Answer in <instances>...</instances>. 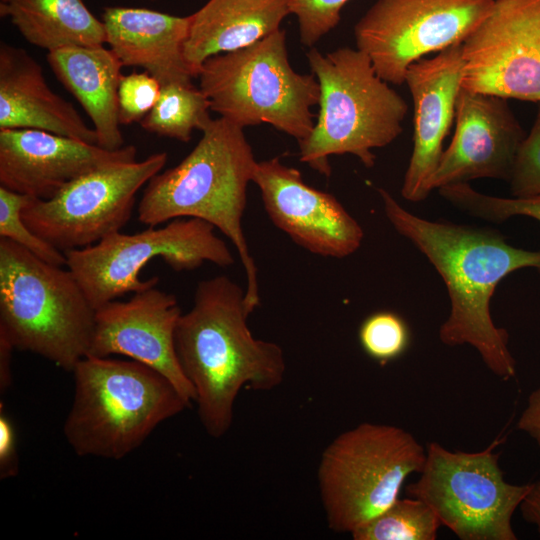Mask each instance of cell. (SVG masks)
Wrapping results in <instances>:
<instances>
[{
    "mask_svg": "<svg viewBox=\"0 0 540 540\" xmlns=\"http://www.w3.org/2000/svg\"><path fill=\"white\" fill-rule=\"evenodd\" d=\"M440 526L439 518L424 501L399 497L351 536L354 540H435Z\"/></svg>",
    "mask_w": 540,
    "mask_h": 540,
    "instance_id": "25",
    "label": "cell"
},
{
    "mask_svg": "<svg viewBox=\"0 0 540 540\" xmlns=\"http://www.w3.org/2000/svg\"><path fill=\"white\" fill-rule=\"evenodd\" d=\"M160 82L148 72H133L122 77L118 89L119 122H141L157 103Z\"/></svg>",
    "mask_w": 540,
    "mask_h": 540,
    "instance_id": "30",
    "label": "cell"
},
{
    "mask_svg": "<svg viewBox=\"0 0 540 540\" xmlns=\"http://www.w3.org/2000/svg\"><path fill=\"white\" fill-rule=\"evenodd\" d=\"M497 437L481 451H452L432 441L408 496L424 501L461 540H517L512 517L530 483L507 482L499 466Z\"/></svg>",
    "mask_w": 540,
    "mask_h": 540,
    "instance_id": "10",
    "label": "cell"
},
{
    "mask_svg": "<svg viewBox=\"0 0 540 540\" xmlns=\"http://www.w3.org/2000/svg\"><path fill=\"white\" fill-rule=\"evenodd\" d=\"M7 1H9V0H1V3L7 2Z\"/></svg>",
    "mask_w": 540,
    "mask_h": 540,
    "instance_id": "36",
    "label": "cell"
},
{
    "mask_svg": "<svg viewBox=\"0 0 540 540\" xmlns=\"http://www.w3.org/2000/svg\"><path fill=\"white\" fill-rule=\"evenodd\" d=\"M47 62L91 119L97 145L108 150L125 146L118 108L123 64L113 51L104 45L64 47L49 51Z\"/></svg>",
    "mask_w": 540,
    "mask_h": 540,
    "instance_id": "22",
    "label": "cell"
},
{
    "mask_svg": "<svg viewBox=\"0 0 540 540\" xmlns=\"http://www.w3.org/2000/svg\"><path fill=\"white\" fill-rule=\"evenodd\" d=\"M507 100L461 88L455 132L430 180L431 191L478 178L509 181L527 133Z\"/></svg>",
    "mask_w": 540,
    "mask_h": 540,
    "instance_id": "16",
    "label": "cell"
},
{
    "mask_svg": "<svg viewBox=\"0 0 540 540\" xmlns=\"http://www.w3.org/2000/svg\"><path fill=\"white\" fill-rule=\"evenodd\" d=\"M38 129L97 144L94 128L53 92L41 65L23 48L0 44V130Z\"/></svg>",
    "mask_w": 540,
    "mask_h": 540,
    "instance_id": "20",
    "label": "cell"
},
{
    "mask_svg": "<svg viewBox=\"0 0 540 540\" xmlns=\"http://www.w3.org/2000/svg\"><path fill=\"white\" fill-rule=\"evenodd\" d=\"M19 472V457L15 430L11 420L0 405V478L14 477Z\"/></svg>",
    "mask_w": 540,
    "mask_h": 540,
    "instance_id": "32",
    "label": "cell"
},
{
    "mask_svg": "<svg viewBox=\"0 0 540 540\" xmlns=\"http://www.w3.org/2000/svg\"><path fill=\"white\" fill-rule=\"evenodd\" d=\"M425 459L426 447L395 425L363 422L340 433L323 450L317 469L329 529L351 534L384 512Z\"/></svg>",
    "mask_w": 540,
    "mask_h": 540,
    "instance_id": "8",
    "label": "cell"
},
{
    "mask_svg": "<svg viewBox=\"0 0 540 540\" xmlns=\"http://www.w3.org/2000/svg\"><path fill=\"white\" fill-rule=\"evenodd\" d=\"M7 17L30 44L48 52L72 46H102L106 32L82 0H9L0 4Z\"/></svg>",
    "mask_w": 540,
    "mask_h": 540,
    "instance_id": "23",
    "label": "cell"
},
{
    "mask_svg": "<svg viewBox=\"0 0 540 540\" xmlns=\"http://www.w3.org/2000/svg\"><path fill=\"white\" fill-rule=\"evenodd\" d=\"M349 0H290V11L298 22L301 44L312 47L334 29Z\"/></svg>",
    "mask_w": 540,
    "mask_h": 540,
    "instance_id": "29",
    "label": "cell"
},
{
    "mask_svg": "<svg viewBox=\"0 0 540 540\" xmlns=\"http://www.w3.org/2000/svg\"><path fill=\"white\" fill-rule=\"evenodd\" d=\"M517 428L526 433L540 448V386L530 393Z\"/></svg>",
    "mask_w": 540,
    "mask_h": 540,
    "instance_id": "33",
    "label": "cell"
},
{
    "mask_svg": "<svg viewBox=\"0 0 540 540\" xmlns=\"http://www.w3.org/2000/svg\"><path fill=\"white\" fill-rule=\"evenodd\" d=\"M35 197L0 186V238H7L40 259L66 266V255L36 235L22 218V210Z\"/></svg>",
    "mask_w": 540,
    "mask_h": 540,
    "instance_id": "27",
    "label": "cell"
},
{
    "mask_svg": "<svg viewBox=\"0 0 540 540\" xmlns=\"http://www.w3.org/2000/svg\"><path fill=\"white\" fill-rule=\"evenodd\" d=\"M72 372L74 397L63 432L78 456L122 459L159 424L191 407L165 376L131 359L86 356Z\"/></svg>",
    "mask_w": 540,
    "mask_h": 540,
    "instance_id": "4",
    "label": "cell"
},
{
    "mask_svg": "<svg viewBox=\"0 0 540 540\" xmlns=\"http://www.w3.org/2000/svg\"><path fill=\"white\" fill-rule=\"evenodd\" d=\"M11 344L0 337V391L4 393L12 384V351Z\"/></svg>",
    "mask_w": 540,
    "mask_h": 540,
    "instance_id": "35",
    "label": "cell"
},
{
    "mask_svg": "<svg viewBox=\"0 0 540 540\" xmlns=\"http://www.w3.org/2000/svg\"><path fill=\"white\" fill-rule=\"evenodd\" d=\"M320 87L319 112L310 135L298 142L300 161L329 177L331 155L352 154L371 168L373 149L391 144L403 131L405 99L375 71L362 51L341 47L306 54Z\"/></svg>",
    "mask_w": 540,
    "mask_h": 540,
    "instance_id": "5",
    "label": "cell"
},
{
    "mask_svg": "<svg viewBox=\"0 0 540 540\" xmlns=\"http://www.w3.org/2000/svg\"><path fill=\"white\" fill-rule=\"evenodd\" d=\"M290 0H208L190 15L186 61L198 77L210 57L248 47L280 29Z\"/></svg>",
    "mask_w": 540,
    "mask_h": 540,
    "instance_id": "21",
    "label": "cell"
},
{
    "mask_svg": "<svg viewBox=\"0 0 540 540\" xmlns=\"http://www.w3.org/2000/svg\"><path fill=\"white\" fill-rule=\"evenodd\" d=\"M250 314L245 289L218 275L197 284L193 306L176 326L177 357L195 391L200 422L213 438L229 431L241 389L270 391L284 380L282 348L253 336Z\"/></svg>",
    "mask_w": 540,
    "mask_h": 540,
    "instance_id": "2",
    "label": "cell"
},
{
    "mask_svg": "<svg viewBox=\"0 0 540 540\" xmlns=\"http://www.w3.org/2000/svg\"><path fill=\"white\" fill-rule=\"evenodd\" d=\"M405 320L392 311H378L360 325L358 339L364 352L381 365L399 358L410 344Z\"/></svg>",
    "mask_w": 540,
    "mask_h": 540,
    "instance_id": "28",
    "label": "cell"
},
{
    "mask_svg": "<svg viewBox=\"0 0 540 540\" xmlns=\"http://www.w3.org/2000/svg\"><path fill=\"white\" fill-rule=\"evenodd\" d=\"M252 182L272 223L312 254L344 258L361 246L364 231L337 198L307 185L279 157L257 161Z\"/></svg>",
    "mask_w": 540,
    "mask_h": 540,
    "instance_id": "14",
    "label": "cell"
},
{
    "mask_svg": "<svg viewBox=\"0 0 540 540\" xmlns=\"http://www.w3.org/2000/svg\"><path fill=\"white\" fill-rule=\"evenodd\" d=\"M137 149L108 150L38 129L0 130V185L48 199L66 184L94 169L136 160Z\"/></svg>",
    "mask_w": 540,
    "mask_h": 540,
    "instance_id": "17",
    "label": "cell"
},
{
    "mask_svg": "<svg viewBox=\"0 0 540 540\" xmlns=\"http://www.w3.org/2000/svg\"><path fill=\"white\" fill-rule=\"evenodd\" d=\"M462 44V43H461ZM456 44L432 58H422L406 71L414 109L413 149L404 174L401 195L410 202L425 200L430 180L443 154V142L455 120L461 90L462 45Z\"/></svg>",
    "mask_w": 540,
    "mask_h": 540,
    "instance_id": "18",
    "label": "cell"
},
{
    "mask_svg": "<svg viewBox=\"0 0 540 540\" xmlns=\"http://www.w3.org/2000/svg\"><path fill=\"white\" fill-rule=\"evenodd\" d=\"M96 310L73 273L0 238V337L73 371L88 355Z\"/></svg>",
    "mask_w": 540,
    "mask_h": 540,
    "instance_id": "6",
    "label": "cell"
},
{
    "mask_svg": "<svg viewBox=\"0 0 540 540\" xmlns=\"http://www.w3.org/2000/svg\"><path fill=\"white\" fill-rule=\"evenodd\" d=\"M442 198L457 209L483 220L502 223L515 216H526L540 223V195L503 198L476 191L468 183L438 189Z\"/></svg>",
    "mask_w": 540,
    "mask_h": 540,
    "instance_id": "26",
    "label": "cell"
},
{
    "mask_svg": "<svg viewBox=\"0 0 540 540\" xmlns=\"http://www.w3.org/2000/svg\"><path fill=\"white\" fill-rule=\"evenodd\" d=\"M152 1H155V0H152Z\"/></svg>",
    "mask_w": 540,
    "mask_h": 540,
    "instance_id": "37",
    "label": "cell"
},
{
    "mask_svg": "<svg viewBox=\"0 0 540 540\" xmlns=\"http://www.w3.org/2000/svg\"><path fill=\"white\" fill-rule=\"evenodd\" d=\"M461 45V88L540 104V0H495Z\"/></svg>",
    "mask_w": 540,
    "mask_h": 540,
    "instance_id": "13",
    "label": "cell"
},
{
    "mask_svg": "<svg viewBox=\"0 0 540 540\" xmlns=\"http://www.w3.org/2000/svg\"><path fill=\"white\" fill-rule=\"evenodd\" d=\"M197 78L211 111L237 126L269 124L298 142L314 128L312 108L319 104V83L313 73L293 69L283 29L248 47L208 58Z\"/></svg>",
    "mask_w": 540,
    "mask_h": 540,
    "instance_id": "7",
    "label": "cell"
},
{
    "mask_svg": "<svg viewBox=\"0 0 540 540\" xmlns=\"http://www.w3.org/2000/svg\"><path fill=\"white\" fill-rule=\"evenodd\" d=\"M519 508L524 520L533 524L540 535V480L530 483V489Z\"/></svg>",
    "mask_w": 540,
    "mask_h": 540,
    "instance_id": "34",
    "label": "cell"
},
{
    "mask_svg": "<svg viewBox=\"0 0 540 540\" xmlns=\"http://www.w3.org/2000/svg\"><path fill=\"white\" fill-rule=\"evenodd\" d=\"M210 101L193 84L161 86L159 99L140 122L149 133L189 142L195 129L202 131L211 121Z\"/></svg>",
    "mask_w": 540,
    "mask_h": 540,
    "instance_id": "24",
    "label": "cell"
},
{
    "mask_svg": "<svg viewBox=\"0 0 540 540\" xmlns=\"http://www.w3.org/2000/svg\"><path fill=\"white\" fill-rule=\"evenodd\" d=\"M166 152L141 161L110 164L72 180L48 199L34 198L22 210L28 227L65 253L119 232L130 220L140 188L162 171Z\"/></svg>",
    "mask_w": 540,
    "mask_h": 540,
    "instance_id": "11",
    "label": "cell"
},
{
    "mask_svg": "<svg viewBox=\"0 0 540 540\" xmlns=\"http://www.w3.org/2000/svg\"><path fill=\"white\" fill-rule=\"evenodd\" d=\"M257 160L244 128L211 119L192 151L176 166L154 175L139 202L138 220L157 226L176 218H198L220 230L234 245L244 268L245 301L260 304L257 267L243 232L247 188Z\"/></svg>",
    "mask_w": 540,
    "mask_h": 540,
    "instance_id": "3",
    "label": "cell"
},
{
    "mask_svg": "<svg viewBox=\"0 0 540 540\" xmlns=\"http://www.w3.org/2000/svg\"><path fill=\"white\" fill-rule=\"evenodd\" d=\"M377 192L390 224L420 250L446 285L451 307L439 328L440 341L450 347L470 345L495 376L504 381L514 378L516 361L508 347L509 335L494 324L490 301L510 273L534 268L540 274V249L515 247L491 228L421 218L386 189Z\"/></svg>",
    "mask_w": 540,
    "mask_h": 540,
    "instance_id": "1",
    "label": "cell"
},
{
    "mask_svg": "<svg viewBox=\"0 0 540 540\" xmlns=\"http://www.w3.org/2000/svg\"><path fill=\"white\" fill-rule=\"evenodd\" d=\"M214 230L198 218H176L161 228L148 226L135 234L119 231L91 246L65 252L66 267L96 310L129 292L155 287L157 276L141 280L139 274L157 257L176 272L195 270L204 262L220 267L234 264L226 242Z\"/></svg>",
    "mask_w": 540,
    "mask_h": 540,
    "instance_id": "9",
    "label": "cell"
},
{
    "mask_svg": "<svg viewBox=\"0 0 540 540\" xmlns=\"http://www.w3.org/2000/svg\"><path fill=\"white\" fill-rule=\"evenodd\" d=\"M182 312L174 294L155 287L127 301H110L96 309L95 327L87 356L122 355L165 376L190 403L193 386L180 366L175 331Z\"/></svg>",
    "mask_w": 540,
    "mask_h": 540,
    "instance_id": "15",
    "label": "cell"
},
{
    "mask_svg": "<svg viewBox=\"0 0 540 540\" xmlns=\"http://www.w3.org/2000/svg\"><path fill=\"white\" fill-rule=\"evenodd\" d=\"M508 182L513 197L540 195V104L533 125L518 150Z\"/></svg>",
    "mask_w": 540,
    "mask_h": 540,
    "instance_id": "31",
    "label": "cell"
},
{
    "mask_svg": "<svg viewBox=\"0 0 540 540\" xmlns=\"http://www.w3.org/2000/svg\"><path fill=\"white\" fill-rule=\"evenodd\" d=\"M494 1L376 0L354 26L356 48L383 80L400 86L411 64L461 44Z\"/></svg>",
    "mask_w": 540,
    "mask_h": 540,
    "instance_id": "12",
    "label": "cell"
},
{
    "mask_svg": "<svg viewBox=\"0 0 540 540\" xmlns=\"http://www.w3.org/2000/svg\"><path fill=\"white\" fill-rule=\"evenodd\" d=\"M106 43L123 66H137L161 86L191 85L196 77L184 56L190 15L178 17L144 8L106 7Z\"/></svg>",
    "mask_w": 540,
    "mask_h": 540,
    "instance_id": "19",
    "label": "cell"
}]
</instances>
